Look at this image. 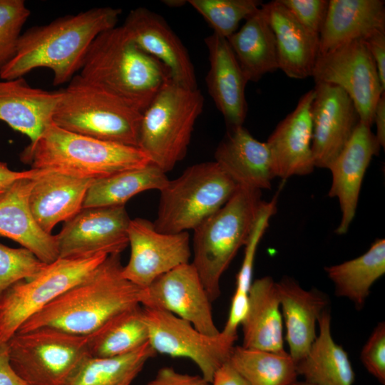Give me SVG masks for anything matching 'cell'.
<instances>
[{
    "mask_svg": "<svg viewBox=\"0 0 385 385\" xmlns=\"http://www.w3.org/2000/svg\"><path fill=\"white\" fill-rule=\"evenodd\" d=\"M121 12L118 8H92L29 28L21 35L16 54L0 71V78L13 80L46 68L53 73L54 86L69 82L80 71L93 41L116 26Z\"/></svg>",
    "mask_w": 385,
    "mask_h": 385,
    "instance_id": "1",
    "label": "cell"
},
{
    "mask_svg": "<svg viewBox=\"0 0 385 385\" xmlns=\"http://www.w3.org/2000/svg\"><path fill=\"white\" fill-rule=\"evenodd\" d=\"M123 267L120 255H108L84 279L28 319L17 332L51 327L89 335L117 314L140 304L143 289L123 276Z\"/></svg>",
    "mask_w": 385,
    "mask_h": 385,
    "instance_id": "2",
    "label": "cell"
},
{
    "mask_svg": "<svg viewBox=\"0 0 385 385\" xmlns=\"http://www.w3.org/2000/svg\"><path fill=\"white\" fill-rule=\"evenodd\" d=\"M79 75L142 113L170 78L160 62L141 50L122 26L100 34L86 55Z\"/></svg>",
    "mask_w": 385,
    "mask_h": 385,
    "instance_id": "3",
    "label": "cell"
},
{
    "mask_svg": "<svg viewBox=\"0 0 385 385\" xmlns=\"http://www.w3.org/2000/svg\"><path fill=\"white\" fill-rule=\"evenodd\" d=\"M20 159L34 169L91 180L150 163L139 148L70 132L53 123L24 148Z\"/></svg>",
    "mask_w": 385,
    "mask_h": 385,
    "instance_id": "4",
    "label": "cell"
},
{
    "mask_svg": "<svg viewBox=\"0 0 385 385\" xmlns=\"http://www.w3.org/2000/svg\"><path fill=\"white\" fill-rule=\"evenodd\" d=\"M264 202L261 190L238 186L220 210L194 230L191 263L212 302L220 297L221 277L246 245Z\"/></svg>",
    "mask_w": 385,
    "mask_h": 385,
    "instance_id": "5",
    "label": "cell"
},
{
    "mask_svg": "<svg viewBox=\"0 0 385 385\" xmlns=\"http://www.w3.org/2000/svg\"><path fill=\"white\" fill-rule=\"evenodd\" d=\"M61 91L53 123L97 140L138 148L142 113L76 75Z\"/></svg>",
    "mask_w": 385,
    "mask_h": 385,
    "instance_id": "6",
    "label": "cell"
},
{
    "mask_svg": "<svg viewBox=\"0 0 385 385\" xmlns=\"http://www.w3.org/2000/svg\"><path fill=\"white\" fill-rule=\"evenodd\" d=\"M204 101L198 88L170 78L142 113L138 148L165 173L186 155Z\"/></svg>",
    "mask_w": 385,
    "mask_h": 385,
    "instance_id": "7",
    "label": "cell"
},
{
    "mask_svg": "<svg viewBox=\"0 0 385 385\" xmlns=\"http://www.w3.org/2000/svg\"><path fill=\"white\" fill-rule=\"evenodd\" d=\"M237 188L215 161L191 165L160 190L154 227L163 233L194 230L220 210Z\"/></svg>",
    "mask_w": 385,
    "mask_h": 385,
    "instance_id": "8",
    "label": "cell"
},
{
    "mask_svg": "<svg viewBox=\"0 0 385 385\" xmlns=\"http://www.w3.org/2000/svg\"><path fill=\"white\" fill-rule=\"evenodd\" d=\"M7 344L13 369L29 385H69L91 356L88 335L51 327L17 332Z\"/></svg>",
    "mask_w": 385,
    "mask_h": 385,
    "instance_id": "9",
    "label": "cell"
},
{
    "mask_svg": "<svg viewBox=\"0 0 385 385\" xmlns=\"http://www.w3.org/2000/svg\"><path fill=\"white\" fill-rule=\"evenodd\" d=\"M108 255L58 258L18 282L0 299V340L7 342L28 319L88 276Z\"/></svg>",
    "mask_w": 385,
    "mask_h": 385,
    "instance_id": "10",
    "label": "cell"
},
{
    "mask_svg": "<svg viewBox=\"0 0 385 385\" xmlns=\"http://www.w3.org/2000/svg\"><path fill=\"white\" fill-rule=\"evenodd\" d=\"M148 329V343L156 353L192 360L201 376L212 383L215 372L230 359L237 338L221 331L208 336L173 314L143 307Z\"/></svg>",
    "mask_w": 385,
    "mask_h": 385,
    "instance_id": "11",
    "label": "cell"
},
{
    "mask_svg": "<svg viewBox=\"0 0 385 385\" xmlns=\"http://www.w3.org/2000/svg\"><path fill=\"white\" fill-rule=\"evenodd\" d=\"M315 83L334 84L351 99L360 121L372 126L376 105L385 90L362 40L319 54L312 74Z\"/></svg>",
    "mask_w": 385,
    "mask_h": 385,
    "instance_id": "12",
    "label": "cell"
},
{
    "mask_svg": "<svg viewBox=\"0 0 385 385\" xmlns=\"http://www.w3.org/2000/svg\"><path fill=\"white\" fill-rule=\"evenodd\" d=\"M125 205L83 208L56 235L58 258L120 255L128 245Z\"/></svg>",
    "mask_w": 385,
    "mask_h": 385,
    "instance_id": "13",
    "label": "cell"
},
{
    "mask_svg": "<svg viewBox=\"0 0 385 385\" xmlns=\"http://www.w3.org/2000/svg\"><path fill=\"white\" fill-rule=\"evenodd\" d=\"M130 255L123 276L145 289L161 275L189 263L191 257L188 232L163 233L143 218L130 220L128 230Z\"/></svg>",
    "mask_w": 385,
    "mask_h": 385,
    "instance_id": "14",
    "label": "cell"
},
{
    "mask_svg": "<svg viewBox=\"0 0 385 385\" xmlns=\"http://www.w3.org/2000/svg\"><path fill=\"white\" fill-rule=\"evenodd\" d=\"M140 305L170 312L208 336L220 333L213 320L212 302L192 263L175 267L143 289Z\"/></svg>",
    "mask_w": 385,
    "mask_h": 385,
    "instance_id": "15",
    "label": "cell"
},
{
    "mask_svg": "<svg viewBox=\"0 0 385 385\" xmlns=\"http://www.w3.org/2000/svg\"><path fill=\"white\" fill-rule=\"evenodd\" d=\"M312 105V150L315 167L328 168L360 121L349 96L339 86L318 83Z\"/></svg>",
    "mask_w": 385,
    "mask_h": 385,
    "instance_id": "16",
    "label": "cell"
},
{
    "mask_svg": "<svg viewBox=\"0 0 385 385\" xmlns=\"http://www.w3.org/2000/svg\"><path fill=\"white\" fill-rule=\"evenodd\" d=\"M122 26L141 50L167 68L172 80L184 87L197 88L186 48L160 15L136 8L130 11Z\"/></svg>",
    "mask_w": 385,
    "mask_h": 385,
    "instance_id": "17",
    "label": "cell"
},
{
    "mask_svg": "<svg viewBox=\"0 0 385 385\" xmlns=\"http://www.w3.org/2000/svg\"><path fill=\"white\" fill-rule=\"evenodd\" d=\"M369 125L359 121L351 138L337 157L330 164L332 184L330 197L339 202L342 217L335 232H347L354 218L362 181L374 155H379L380 145Z\"/></svg>",
    "mask_w": 385,
    "mask_h": 385,
    "instance_id": "18",
    "label": "cell"
},
{
    "mask_svg": "<svg viewBox=\"0 0 385 385\" xmlns=\"http://www.w3.org/2000/svg\"><path fill=\"white\" fill-rule=\"evenodd\" d=\"M314 88L304 94L266 141L275 177L283 180L313 172L312 105Z\"/></svg>",
    "mask_w": 385,
    "mask_h": 385,
    "instance_id": "19",
    "label": "cell"
},
{
    "mask_svg": "<svg viewBox=\"0 0 385 385\" xmlns=\"http://www.w3.org/2000/svg\"><path fill=\"white\" fill-rule=\"evenodd\" d=\"M210 68L206 76L209 94L229 128L243 125L248 82L227 38L215 33L207 36Z\"/></svg>",
    "mask_w": 385,
    "mask_h": 385,
    "instance_id": "20",
    "label": "cell"
},
{
    "mask_svg": "<svg viewBox=\"0 0 385 385\" xmlns=\"http://www.w3.org/2000/svg\"><path fill=\"white\" fill-rule=\"evenodd\" d=\"M61 91L30 86L22 77L0 81V120L36 140L53 123Z\"/></svg>",
    "mask_w": 385,
    "mask_h": 385,
    "instance_id": "21",
    "label": "cell"
},
{
    "mask_svg": "<svg viewBox=\"0 0 385 385\" xmlns=\"http://www.w3.org/2000/svg\"><path fill=\"white\" fill-rule=\"evenodd\" d=\"M215 161L240 187L270 189L275 178L266 142L255 139L243 125L229 128L215 150Z\"/></svg>",
    "mask_w": 385,
    "mask_h": 385,
    "instance_id": "22",
    "label": "cell"
},
{
    "mask_svg": "<svg viewBox=\"0 0 385 385\" xmlns=\"http://www.w3.org/2000/svg\"><path fill=\"white\" fill-rule=\"evenodd\" d=\"M261 6L275 36L279 69L291 78L312 76L319 53V35L304 27L279 0Z\"/></svg>",
    "mask_w": 385,
    "mask_h": 385,
    "instance_id": "23",
    "label": "cell"
},
{
    "mask_svg": "<svg viewBox=\"0 0 385 385\" xmlns=\"http://www.w3.org/2000/svg\"><path fill=\"white\" fill-rule=\"evenodd\" d=\"M284 319L289 355L295 363L308 353L316 334V327L328 299L317 289L307 290L292 278L284 277L276 282Z\"/></svg>",
    "mask_w": 385,
    "mask_h": 385,
    "instance_id": "24",
    "label": "cell"
},
{
    "mask_svg": "<svg viewBox=\"0 0 385 385\" xmlns=\"http://www.w3.org/2000/svg\"><path fill=\"white\" fill-rule=\"evenodd\" d=\"M36 178L16 181L0 200V236L9 238L48 264L58 258L56 235L45 232L31 212L29 195Z\"/></svg>",
    "mask_w": 385,
    "mask_h": 385,
    "instance_id": "25",
    "label": "cell"
},
{
    "mask_svg": "<svg viewBox=\"0 0 385 385\" xmlns=\"http://www.w3.org/2000/svg\"><path fill=\"white\" fill-rule=\"evenodd\" d=\"M380 31H385L384 1L329 0L319 36V54Z\"/></svg>",
    "mask_w": 385,
    "mask_h": 385,
    "instance_id": "26",
    "label": "cell"
},
{
    "mask_svg": "<svg viewBox=\"0 0 385 385\" xmlns=\"http://www.w3.org/2000/svg\"><path fill=\"white\" fill-rule=\"evenodd\" d=\"M93 180L44 170L36 178L29 195L31 212L38 226L51 234L60 222H66L82 209Z\"/></svg>",
    "mask_w": 385,
    "mask_h": 385,
    "instance_id": "27",
    "label": "cell"
},
{
    "mask_svg": "<svg viewBox=\"0 0 385 385\" xmlns=\"http://www.w3.org/2000/svg\"><path fill=\"white\" fill-rule=\"evenodd\" d=\"M241 326L243 347L277 353L286 351L280 303L276 282L271 277L252 282L248 311Z\"/></svg>",
    "mask_w": 385,
    "mask_h": 385,
    "instance_id": "28",
    "label": "cell"
},
{
    "mask_svg": "<svg viewBox=\"0 0 385 385\" xmlns=\"http://www.w3.org/2000/svg\"><path fill=\"white\" fill-rule=\"evenodd\" d=\"M331 320L326 309L318 320L319 334L307 355L296 363L297 371L314 385H353L354 371L347 352L332 337Z\"/></svg>",
    "mask_w": 385,
    "mask_h": 385,
    "instance_id": "29",
    "label": "cell"
},
{
    "mask_svg": "<svg viewBox=\"0 0 385 385\" xmlns=\"http://www.w3.org/2000/svg\"><path fill=\"white\" fill-rule=\"evenodd\" d=\"M227 40L248 81L279 69L275 36L262 6Z\"/></svg>",
    "mask_w": 385,
    "mask_h": 385,
    "instance_id": "30",
    "label": "cell"
},
{
    "mask_svg": "<svg viewBox=\"0 0 385 385\" xmlns=\"http://www.w3.org/2000/svg\"><path fill=\"white\" fill-rule=\"evenodd\" d=\"M335 287V294L361 309L373 284L385 273V240H376L363 255L324 268Z\"/></svg>",
    "mask_w": 385,
    "mask_h": 385,
    "instance_id": "31",
    "label": "cell"
},
{
    "mask_svg": "<svg viewBox=\"0 0 385 385\" xmlns=\"http://www.w3.org/2000/svg\"><path fill=\"white\" fill-rule=\"evenodd\" d=\"M168 180L165 173L151 163L93 180L87 190L83 208L125 205L140 192L162 190Z\"/></svg>",
    "mask_w": 385,
    "mask_h": 385,
    "instance_id": "32",
    "label": "cell"
},
{
    "mask_svg": "<svg viewBox=\"0 0 385 385\" xmlns=\"http://www.w3.org/2000/svg\"><path fill=\"white\" fill-rule=\"evenodd\" d=\"M91 356L111 357L131 352L148 342V329L140 304L128 308L88 335Z\"/></svg>",
    "mask_w": 385,
    "mask_h": 385,
    "instance_id": "33",
    "label": "cell"
},
{
    "mask_svg": "<svg viewBox=\"0 0 385 385\" xmlns=\"http://www.w3.org/2000/svg\"><path fill=\"white\" fill-rule=\"evenodd\" d=\"M230 362L250 385H292L299 376L296 363L287 351L235 346Z\"/></svg>",
    "mask_w": 385,
    "mask_h": 385,
    "instance_id": "34",
    "label": "cell"
},
{
    "mask_svg": "<svg viewBox=\"0 0 385 385\" xmlns=\"http://www.w3.org/2000/svg\"><path fill=\"white\" fill-rule=\"evenodd\" d=\"M156 352L149 343L123 355L88 356L69 385H130Z\"/></svg>",
    "mask_w": 385,
    "mask_h": 385,
    "instance_id": "35",
    "label": "cell"
},
{
    "mask_svg": "<svg viewBox=\"0 0 385 385\" xmlns=\"http://www.w3.org/2000/svg\"><path fill=\"white\" fill-rule=\"evenodd\" d=\"M190 4L210 25L214 33L229 38L240 22L253 15L262 3L257 0H190Z\"/></svg>",
    "mask_w": 385,
    "mask_h": 385,
    "instance_id": "36",
    "label": "cell"
},
{
    "mask_svg": "<svg viewBox=\"0 0 385 385\" xmlns=\"http://www.w3.org/2000/svg\"><path fill=\"white\" fill-rule=\"evenodd\" d=\"M30 14L24 0H0V71L14 57Z\"/></svg>",
    "mask_w": 385,
    "mask_h": 385,
    "instance_id": "37",
    "label": "cell"
},
{
    "mask_svg": "<svg viewBox=\"0 0 385 385\" xmlns=\"http://www.w3.org/2000/svg\"><path fill=\"white\" fill-rule=\"evenodd\" d=\"M46 265L24 247L13 248L0 243V299L12 285L34 277Z\"/></svg>",
    "mask_w": 385,
    "mask_h": 385,
    "instance_id": "38",
    "label": "cell"
},
{
    "mask_svg": "<svg viewBox=\"0 0 385 385\" xmlns=\"http://www.w3.org/2000/svg\"><path fill=\"white\" fill-rule=\"evenodd\" d=\"M360 359L367 371L385 384V323H379L363 346Z\"/></svg>",
    "mask_w": 385,
    "mask_h": 385,
    "instance_id": "39",
    "label": "cell"
},
{
    "mask_svg": "<svg viewBox=\"0 0 385 385\" xmlns=\"http://www.w3.org/2000/svg\"><path fill=\"white\" fill-rule=\"evenodd\" d=\"M279 1L304 27L319 36L327 15L328 0H279Z\"/></svg>",
    "mask_w": 385,
    "mask_h": 385,
    "instance_id": "40",
    "label": "cell"
},
{
    "mask_svg": "<svg viewBox=\"0 0 385 385\" xmlns=\"http://www.w3.org/2000/svg\"><path fill=\"white\" fill-rule=\"evenodd\" d=\"M145 385H211V383L202 376L180 373L165 366L160 369Z\"/></svg>",
    "mask_w": 385,
    "mask_h": 385,
    "instance_id": "41",
    "label": "cell"
},
{
    "mask_svg": "<svg viewBox=\"0 0 385 385\" xmlns=\"http://www.w3.org/2000/svg\"><path fill=\"white\" fill-rule=\"evenodd\" d=\"M362 41L376 64L381 86L385 90V31L375 33Z\"/></svg>",
    "mask_w": 385,
    "mask_h": 385,
    "instance_id": "42",
    "label": "cell"
},
{
    "mask_svg": "<svg viewBox=\"0 0 385 385\" xmlns=\"http://www.w3.org/2000/svg\"><path fill=\"white\" fill-rule=\"evenodd\" d=\"M43 172L44 170L34 168L15 171L10 169L6 163L0 162V200L16 181L25 178H36Z\"/></svg>",
    "mask_w": 385,
    "mask_h": 385,
    "instance_id": "43",
    "label": "cell"
},
{
    "mask_svg": "<svg viewBox=\"0 0 385 385\" xmlns=\"http://www.w3.org/2000/svg\"><path fill=\"white\" fill-rule=\"evenodd\" d=\"M0 385H29L14 371L9 359L7 342L0 340Z\"/></svg>",
    "mask_w": 385,
    "mask_h": 385,
    "instance_id": "44",
    "label": "cell"
},
{
    "mask_svg": "<svg viewBox=\"0 0 385 385\" xmlns=\"http://www.w3.org/2000/svg\"><path fill=\"white\" fill-rule=\"evenodd\" d=\"M211 385H250L235 370L230 361L224 364L215 374Z\"/></svg>",
    "mask_w": 385,
    "mask_h": 385,
    "instance_id": "45",
    "label": "cell"
},
{
    "mask_svg": "<svg viewBox=\"0 0 385 385\" xmlns=\"http://www.w3.org/2000/svg\"><path fill=\"white\" fill-rule=\"evenodd\" d=\"M374 123L376 125L375 136L381 148L385 147V93L379 98L374 113Z\"/></svg>",
    "mask_w": 385,
    "mask_h": 385,
    "instance_id": "46",
    "label": "cell"
},
{
    "mask_svg": "<svg viewBox=\"0 0 385 385\" xmlns=\"http://www.w3.org/2000/svg\"><path fill=\"white\" fill-rule=\"evenodd\" d=\"M163 4L169 7H180L188 3V1L183 0H164Z\"/></svg>",
    "mask_w": 385,
    "mask_h": 385,
    "instance_id": "47",
    "label": "cell"
},
{
    "mask_svg": "<svg viewBox=\"0 0 385 385\" xmlns=\"http://www.w3.org/2000/svg\"><path fill=\"white\" fill-rule=\"evenodd\" d=\"M292 385H314V384H309V383H307L306 381H295Z\"/></svg>",
    "mask_w": 385,
    "mask_h": 385,
    "instance_id": "48",
    "label": "cell"
}]
</instances>
